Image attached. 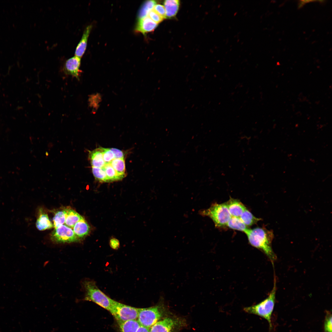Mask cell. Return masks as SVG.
Returning a JSON list of instances; mask_svg holds the SVG:
<instances>
[{
    "label": "cell",
    "instance_id": "6da1fadb",
    "mask_svg": "<svg viewBox=\"0 0 332 332\" xmlns=\"http://www.w3.org/2000/svg\"><path fill=\"white\" fill-rule=\"evenodd\" d=\"M245 233L251 246L262 251L272 262L276 260V256L271 247L274 237L272 231L263 227H257L249 229Z\"/></svg>",
    "mask_w": 332,
    "mask_h": 332
},
{
    "label": "cell",
    "instance_id": "7a4b0ae2",
    "mask_svg": "<svg viewBox=\"0 0 332 332\" xmlns=\"http://www.w3.org/2000/svg\"><path fill=\"white\" fill-rule=\"evenodd\" d=\"M276 280L274 279L273 287L267 297L260 303L244 308V311L247 313L259 316L266 319L268 322L270 329L272 328L271 315L275 301L276 291Z\"/></svg>",
    "mask_w": 332,
    "mask_h": 332
},
{
    "label": "cell",
    "instance_id": "3957f363",
    "mask_svg": "<svg viewBox=\"0 0 332 332\" xmlns=\"http://www.w3.org/2000/svg\"><path fill=\"white\" fill-rule=\"evenodd\" d=\"M82 284L85 293L83 300L92 302L108 311L109 310L114 300L101 291L94 281L86 279L83 281Z\"/></svg>",
    "mask_w": 332,
    "mask_h": 332
},
{
    "label": "cell",
    "instance_id": "277c9868",
    "mask_svg": "<svg viewBox=\"0 0 332 332\" xmlns=\"http://www.w3.org/2000/svg\"><path fill=\"white\" fill-rule=\"evenodd\" d=\"M162 300L157 305L145 308H139L137 320L140 325L149 329L161 320L165 312L164 305Z\"/></svg>",
    "mask_w": 332,
    "mask_h": 332
},
{
    "label": "cell",
    "instance_id": "5b68a950",
    "mask_svg": "<svg viewBox=\"0 0 332 332\" xmlns=\"http://www.w3.org/2000/svg\"><path fill=\"white\" fill-rule=\"evenodd\" d=\"M199 214L203 216L209 217L215 226L218 227L227 226L232 217L225 203L213 204L208 208L200 211Z\"/></svg>",
    "mask_w": 332,
    "mask_h": 332
},
{
    "label": "cell",
    "instance_id": "8992f818",
    "mask_svg": "<svg viewBox=\"0 0 332 332\" xmlns=\"http://www.w3.org/2000/svg\"><path fill=\"white\" fill-rule=\"evenodd\" d=\"M139 308L132 307L114 300L109 311L118 323L137 320Z\"/></svg>",
    "mask_w": 332,
    "mask_h": 332
},
{
    "label": "cell",
    "instance_id": "52a82bcc",
    "mask_svg": "<svg viewBox=\"0 0 332 332\" xmlns=\"http://www.w3.org/2000/svg\"><path fill=\"white\" fill-rule=\"evenodd\" d=\"M51 236L53 241L59 243H70L79 240L73 230L64 224L55 228Z\"/></svg>",
    "mask_w": 332,
    "mask_h": 332
},
{
    "label": "cell",
    "instance_id": "ba28073f",
    "mask_svg": "<svg viewBox=\"0 0 332 332\" xmlns=\"http://www.w3.org/2000/svg\"><path fill=\"white\" fill-rule=\"evenodd\" d=\"M178 318L172 317L165 318L157 322L149 329V332H173L175 330L181 325Z\"/></svg>",
    "mask_w": 332,
    "mask_h": 332
},
{
    "label": "cell",
    "instance_id": "9c48e42d",
    "mask_svg": "<svg viewBox=\"0 0 332 332\" xmlns=\"http://www.w3.org/2000/svg\"><path fill=\"white\" fill-rule=\"evenodd\" d=\"M81 61V58L75 56L67 60L63 68L65 73L71 75L79 80V77L81 72L79 69Z\"/></svg>",
    "mask_w": 332,
    "mask_h": 332
},
{
    "label": "cell",
    "instance_id": "30bf717a",
    "mask_svg": "<svg viewBox=\"0 0 332 332\" xmlns=\"http://www.w3.org/2000/svg\"><path fill=\"white\" fill-rule=\"evenodd\" d=\"M157 25V23L153 21L149 17L147 16L139 19L136 30L144 35L148 32L153 31Z\"/></svg>",
    "mask_w": 332,
    "mask_h": 332
},
{
    "label": "cell",
    "instance_id": "8fae6325",
    "mask_svg": "<svg viewBox=\"0 0 332 332\" xmlns=\"http://www.w3.org/2000/svg\"><path fill=\"white\" fill-rule=\"evenodd\" d=\"M225 204L232 216L239 217L246 209L239 200L232 198Z\"/></svg>",
    "mask_w": 332,
    "mask_h": 332
},
{
    "label": "cell",
    "instance_id": "7c38bea8",
    "mask_svg": "<svg viewBox=\"0 0 332 332\" xmlns=\"http://www.w3.org/2000/svg\"><path fill=\"white\" fill-rule=\"evenodd\" d=\"M89 152V158L92 167L102 168L105 163L101 147Z\"/></svg>",
    "mask_w": 332,
    "mask_h": 332
},
{
    "label": "cell",
    "instance_id": "4fadbf2b",
    "mask_svg": "<svg viewBox=\"0 0 332 332\" xmlns=\"http://www.w3.org/2000/svg\"><path fill=\"white\" fill-rule=\"evenodd\" d=\"M92 28V26H88L85 29L81 39L76 48L75 55L81 58L84 54L87 46V40Z\"/></svg>",
    "mask_w": 332,
    "mask_h": 332
},
{
    "label": "cell",
    "instance_id": "5bb4252c",
    "mask_svg": "<svg viewBox=\"0 0 332 332\" xmlns=\"http://www.w3.org/2000/svg\"><path fill=\"white\" fill-rule=\"evenodd\" d=\"M90 230L89 225L83 217L75 224L73 230L75 235L79 239H81L87 235L89 232Z\"/></svg>",
    "mask_w": 332,
    "mask_h": 332
},
{
    "label": "cell",
    "instance_id": "9a60e30c",
    "mask_svg": "<svg viewBox=\"0 0 332 332\" xmlns=\"http://www.w3.org/2000/svg\"><path fill=\"white\" fill-rule=\"evenodd\" d=\"M36 225L37 229L40 231L49 229L53 227V225L49 220L48 215L41 209L40 211Z\"/></svg>",
    "mask_w": 332,
    "mask_h": 332
},
{
    "label": "cell",
    "instance_id": "2e32d148",
    "mask_svg": "<svg viewBox=\"0 0 332 332\" xmlns=\"http://www.w3.org/2000/svg\"><path fill=\"white\" fill-rule=\"evenodd\" d=\"M166 17L169 18L174 17L179 9L180 1L177 0H167L164 1Z\"/></svg>",
    "mask_w": 332,
    "mask_h": 332
},
{
    "label": "cell",
    "instance_id": "e0dca14e",
    "mask_svg": "<svg viewBox=\"0 0 332 332\" xmlns=\"http://www.w3.org/2000/svg\"><path fill=\"white\" fill-rule=\"evenodd\" d=\"M64 209L66 212L65 225L73 228L75 224L83 217L73 209L66 208Z\"/></svg>",
    "mask_w": 332,
    "mask_h": 332
},
{
    "label": "cell",
    "instance_id": "ac0fdd59",
    "mask_svg": "<svg viewBox=\"0 0 332 332\" xmlns=\"http://www.w3.org/2000/svg\"><path fill=\"white\" fill-rule=\"evenodd\" d=\"M230 228L245 233L249 229L239 217L232 216L227 224Z\"/></svg>",
    "mask_w": 332,
    "mask_h": 332
},
{
    "label": "cell",
    "instance_id": "d6986e66",
    "mask_svg": "<svg viewBox=\"0 0 332 332\" xmlns=\"http://www.w3.org/2000/svg\"><path fill=\"white\" fill-rule=\"evenodd\" d=\"M121 332H136L141 326L136 320L118 323Z\"/></svg>",
    "mask_w": 332,
    "mask_h": 332
},
{
    "label": "cell",
    "instance_id": "ffe728a7",
    "mask_svg": "<svg viewBox=\"0 0 332 332\" xmlns=\"http://www.w3.org/2000/svg\"><path fill=\"white\" fill-rule=\"evenodd\" d=\"M101 168L105 172L108 182L120 180L123 178L117 174L110 163L105 164Z\"/></svg>",
    "mask_w": 332,
    "mask_h": 332
},
{
    "label": "cell",
    "instance_id": "44dd1931",
    "mask_svg": "<svg viewBox=\"0 0 332 332\" xmlns=\"http://www.w3.org/2000/svg\"><path fill=\"white\" fill-rule=\"evenodd\" d=\"M110 163L119 175L123 178L125 176V167L124 159L114 158Z\"/></svg>",
    "mask_w": 332,
    "mask_h": 332
},
{
    "label": "cell",
    "instance_id": "7402d4cb",
    "mask_svg": "<svg viewBox=\"0 0 332 332\" xmlns=\"http://www.w3.org/2000/svg\"><path fill=\"white\" fill-rule=\"evenodd\" d=\"M239 218L247 227L255 224L260 220V219L255 217L247 209L244 211Z\"/></svg>",
    "mask_w": 332,
    "mask_h": 332
},
{
    "label": "cell",
    "instance_id": "603a6c76",
    "mask_svg": "<svg viewBox=\"0 0 332 332\" xmlns=\"http://www.w3.org/2000/svg\"><path fill=\"white\" fill-rule=\"evenodd\" d=\"M156 3V1L154 0L147 1L144 2L139 12L138 17L139 19L147 17L149 13L153 9Z\"/></svg>",
    "mask_w": 332,
    "mask_h": 332
},
{
    "label": "cell",
    "instance_id": "cb8c5ba5",
    "mask_svg": "<svg viewBox=\"0 0 332 332\" xmlns=\"http://www.w3.org/2000/svg\"><path fill=\"white\" fill-rule=\"evenodd\" d=\"M66 212L65 209L57 211L53 218V227L56 228L65 223Z\"/></svg>",
    "mask_w": 332,
    "mask_h": 332
},
{
    "label": "cell",
    "instance_id": "d4e9b609",
    "mask_svg": "<svg viewBox=\"0 0 332 332\" xmlns=\"http://www.w3.org/2000/svg\"><path fill=\"white\" fill-rule=\"evenodd\" d=\"M93 174L96 180L101 182H108L105 171L101 168L92 167Z\"/></svg>",
    "mask_w": 332,
    "mask_h": 332
},
{
    "label": "cell",
    "instance_id": "484cf974",
    "mask_svg": "<svg viewBox=\"0 0 332 332\" xmlns=\"http://www.w3.org/2000/svg\"><path fill=\"white\" fill-rule=\"evenodd\" d=\"M103 160L105 164L110 163L115 158L114 155L110 148H105L101 147Z\"/></svg>",
    "mask_w": 332,
    "mask_h": 332
},
{
    "label": "cell",
    "instance_id": "4316f807",
    "mask_svg": "<svg viewBox=\"0 0 332 332\" xmlns=\"http://www.w3.org/2000/svg\"><path fill=\"white\" fill-rule=\"evenodd\" d=\"M324 324V332H332V314L331 312L327 311Z\"/></svg>",
    "mask_w": 332,
    "mask_h": 332
},
{
    "label": "cell",
    "instance_id": "83f0119b",
    "mask_svg": "<svg viewBox=\"0 0 332 332\" xmlns=\"http://www.w3.org/2000/svg\"><path fill=\"white\" fill-rule=\"evenodd\" d=\"M148 17L157 24L164 19L153 9L149 13Z\"/></svg>",
    "mask_w": 332,
    "mask_h": 332
},
{
    "label": "cell",
    "instance_id": "f1b7e54d",
    "mask_svg": "<svg viewBox=\"0 0 332 332\" xmlns=\"http://www.w3.org/2000/svg\"><path fill=\"white\" fill-rule=\"evenodd\" d=\"M153 10L164 19L166 18L165 9L163 5L160 4H156Z\"/></svg>",
    "mask_w": 332,
    "mask_h": 332
},
{
    "label": "cell",
    "instance_id": "f546056e",
    "mask_svg": "<svg viewBox=\"0 0 332 332\" xmlns=\"http://www.w3.org/2000/svg\"><path fill=\"white\" fill-rule=\"evenodd\" d=\"M110 148L113 152L115 158L124 159V154L122 151L114 148Z\"/></svg>",
    "mask_w": 332,
    "mask_h": 332
},
{
    "label": "cell",
    "instance_id": "4dcf8cb0",
    "mask_svg": "<svg viewBox=\"0 0 332 332\" xmlns=\"http://www.w3.org/2000/svg\"><path fill=\"white\" fill-rule=\"evenodd\" d=\"M109 245L112 249L117 250L119 248L120 244L118 240L115 238H112L110 240Z\"/></svg>",
    "mask_w": 332,
    "mask_h": 332
},
{
    "label": "cell",
    "instance_id": "1f68e13d",
    "mask_svg": "<svg viewBox=\"0 0 332 332\" xmlns=\"http://www.w3.org/2000/svg\"><path fill=\"white\" fill-rule=\"evenodd\" d=\"M136 332H149V329L140 326Z\"/></svg>",
    "mask_w": 332,
    "mask_h": 332
}]
</instances>
